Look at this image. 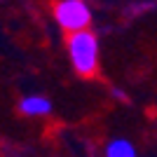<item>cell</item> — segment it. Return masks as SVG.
Masks as SVG:
<instances>
[{"label": "cell", "instance_id": "cell-3", "mask_svg": "<svg viewBox=\"0 0 157 157\" xmlns=\"http://www.w3.org/2000/svg\"><path fill=\"white\" fill-rule=\"evenodd\" d=\"M19 113L26 115V117H45L52 113V101L40 94H31V96H24L19 101Z\"/></svg>", "mask_w": 157, "mask_h": 157}, {"label": "cell", "instance_id": "cell-5", "mask_svg": "<svg viewBox=\"0 0 157 157\" xmlns=\"http://www.w3.org/2000/svg\"><path fill=\"white\" fill-rule=\"evenodd\" d=\"M152 7H157V0H148V2H134V5L127 10V14H129V17H134V14H143V12H148V10H152Z\"/></svg>", "mask_w": 157, "mask_h": 157}, {"label": "cell", "instance_id": "cell-4", "mask_svg": "<svg viewBox=\"0 0 157 157\" xmlns=\"http://www.w3.org/2000/svg\"><path fill=\"white\" fill-rule=\"evenodd\" d=\"M105 157H138V150L129 138H113L105 143Z\"/></svg>", "mask_w": 157, "mask_h": 157}, {"label": "cell", "instance_id": "cell-2", "mask_svg": "<svg viewBox=\"0 0 157 157\" xmlns=\"http://www.w3.org/2000/svg\"><path fill=\"white\" fill-rule=\"evenodd\" d=\"M54 21L63 31H82L92 26V10L87 0H56L52 7Z\"/></svg>", "mask_w": 157, "mask_h": 157}, {"label": "cell", "instance_id": "cell-6", "mask_svg": "<svg viewBox=\"0 0 157 157\" xmlns=\"http://www.w3.org/2000/svg\"><path fill=\"white\" fill-rule=\"evenodd\" d=\"M113 96L115 98H124V92H122V89H113Z\"/></svg>", "mask_w": 157, "mask_h": 157}, {"label": "cell", "instance_id": "cell-1", "mask_svg": "<svg viewBox=\"0 0 157 157\" xmlns=\"http://www.w3.org/2000/svg\"><path fill=\"white\" fill-rule=\"evenodd\" d=\"M68 59H71L73 71L80 78H94L98 71V38L89 28L68 33L66 40Z\"/></svg>", "mask_w": 157, "mask_h": 157}]
</instances>
